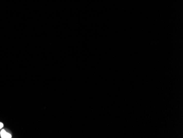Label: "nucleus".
Returning a JSON list of instances; mask_svg holds the SVG:
<instances>
[{
	"label": "nucleus",
	"mask_w": 183,
	"mask_h": 138,
	"mask_svg": "<svg viewBox=\"0 0 183 138\" xmlns=\"http://www.w3.org/2000/svg\"><path fill=\"white\" fill-rule=\"evenodd\" d=\"M0 135L2 138H11L12 135L9 133L7 132L5 129H2L0 132Z\"/></svg>",
	"instance_id": "1"
},
{
	"label": "nucleus",
	"mask_w": 183,
	"mask_h": 138,
	"mask_svg": "<svg viewBox=\"0 0 183 138\" xmlns=\"http://www.w3.org/2000/svg\"><path fill=\"white\" fill-rule=\"evenodd\" d=\"M3 127V124L1 122H0V129H1Z\"/></svg>",
	"instance_id": "2"
}]
</instances>
